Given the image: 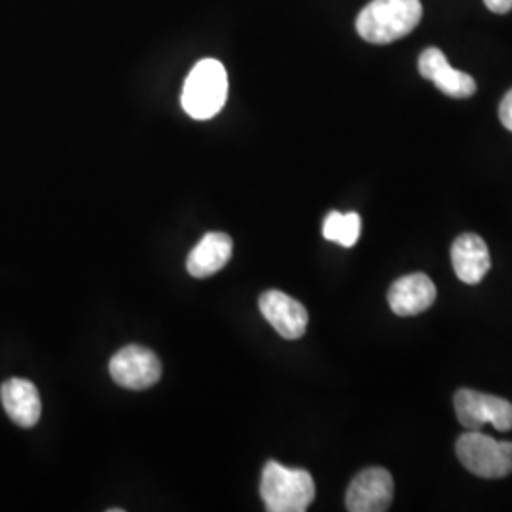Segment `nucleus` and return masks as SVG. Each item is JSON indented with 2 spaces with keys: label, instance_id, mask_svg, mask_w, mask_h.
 I'll list each match as a JSON object with an SVG mask.
<instances>
[{
  "label": "nucleus",
  "instance_id": "0eeeda50",
  "mask_svg": "<svg viewBox=\"0 0 512 512\" xmlns=\"http://www.w3.org/2000/svg\"><path fill=\"white\" fill-rule=\"evenodd\" d=\"M393 501V476L382 467H370L355 476L346 494L351 512H384Z\"/></svg>",
  "mask_w": 512,
  "mask_h": 512
},
{
  "label": "nucleus",
  "instance_id": "6e6552de",
  "mask_svg": "<svg viewBox=\"0 0 512 512\" xmlns=\"http://www.w3.org/2000/svg\"><path fill=\"white\" fill-rule=\"evenodd\" d=\"M264 319L274 327L275 332L287 340H298L308 329V311L281 291H266L258 300Z\"/></svg>",
  "mask_w": 512,
  "mask_h": 512
},
{
  "label": "nucleus",
  "instance_id": "9b49d317",
  "mask_svg": "<svg viewBox=\"0 0 512 512\" xmlns=\"http://www.w3.org/2000/svg\"><path fill=\"white\" fill-rule=\"evenodd\" d=\"M0 401L10 420L23 429L35 427L40 420V414H42L40 395L35 384H31L29 380L12 378L4 382L0 387Z\"/></svg>",
  "mask_w": 512,
  "mask_h": 512
},
{
  "label": "nucleus",
  "instance_id": "9d476101",
  "mask_svg": "<svg viewBox=\"0 0 512 512\" xmlns=\"http://www.w3.org/2000/svg\"><path fill=\"white\" fill-rule=\"evenodd\" d=\"M437 300V287L425 274L404 275L397 279L387 293L391 310L401 317H412L433 306Z\"/></svg>",
  "mask_w": 512,
  "mask_h": 512
},
{
  "label": "nucleus",
  "instance_id": "f257e3e1",
  "mask_svg": "<svg viewBox=\"0 0 512 512\" xmlns=\"http://www.w3.org/2000/svg\"><path fill=\"white\" fill-rule=\"evenodd\" d=\"M423 16L420 0H372L357 18L359 37L370 44H391L410 35Z\"/></svg>",
  "mask_w": 512,
  "mask_h": 512
},
{
  "label": "nucleus",
  "instance_id": "ddd939ff",
  "mask_svg": "<svg viewBox=\"0 0 512 512\" xmlns=\"http://www.w3.org/2000/svg\"><path fill=\"white\" fill-rule=\"evenodd\" d=\"M234 241L222 232L205 234L200 243L192 249L186 260V270L192 277H209L220 272L232 258Z\"/></svg>",
  "mask_w": 512,
  "mask_h": 512
},
{
  "label": "nucleus",
  "instance_id": "4468645a",
  "mask_svg": "<svg viewBox=\"0 0 512 512\" xmlns=\"http://www.w3.org/2000/svg\"><path fill=\"white\" fill-rule=\"evenodd\" d=\"M323 236L342 247H353L361 236V217L357 213L332 211L323 224Z\"/></svg>",
  "mask_w": 512,
  "mask_h": 512
},
{
  "label": "nucleus",
  "instance_id": "f03ea898",
  "mask_svg": "<svg viewBox=\"0 0 512 512\" xmlns=\"http://www.w3.org/2000/svg\"><path fill=\"white\" fill-rule=\"evenodd\" d=\"M260 497L270 512L308 511L315 499V482L304 469L268 461L262 471Z\"/></svg>",
  "mask_w": 512,
  "mask_h": 512
},
{
  "label": "nucleus",
  "instance_id": "39448f33",
  "mask_svg": "<svg viewBox=\"0 0 512 512\" xmlns=\"http://www.w3.org/2000/svg\"><path fill=\"white\" fill-rule=\"evenodd\" d=\"M454 404L459 423L469 431L480 429L488 423L494 425L497 431L512 429V403L501 397L473 389H461L456 393Z\"/></svg>",
  "mask_w": 512,
  "mask_h": 512
},
{
  "label": "nucleus",
  "instance_id": "423d86ee",
  "mask_svg": "<svg viewBox=\"0 0 512 512\" xmlns=\"http://www.w3.org/2000/svg\"><path fill=\"white\" fill-rule=\"evenodd\" d=\"M112 380L126 389H148L162 378V363L154 351L143 346H126L110 359Z\"/></svg>",
  "mask_w": 512,
  "mask_h": 512
},
{
  "label": "nucleus",
  "instance_id": "dca6fc26",
  "mask_svg": "<svg viewBox=\"0 0 512 512\" xmlns=\"http://www.w3.org/2000/svg\"><path fill=\"white\" fill-rule=\"evenodd\" d=\"M484 4L494 14H507V12L512 10V0H484Z\"/></svg>",
  "mask_w": 512,
  "mask_h": 512
},
{
  "label": "nucleus",
  "instance_id": "f8f14e48",
  "mask_svg": "<svg viewBox=\"0 0 512 512\" xmlns=\"http://www.w3.org/2000/svg\"><path fill=\"white\" fill-rule=\"evenodd\" d=\"M456 275L467 285H476L490 272L492 258L486 241L476 234H463L452 245Z\"/></svg>",
  "mask_w": 512,
  "mask_h": 512
},
{
  "label": "nucleus",
  "instance_id": "1a4fd4ad",
  "mask_svg": "<svg viewBox=\"0 0 512 512\" xmlns=\"http://www.w3.org/2000/svg\"><path fill=\"white\" fill-rule=\"evenodd\" d=\"M418 69L423 78L431 80L440 92L446 93L448 97L467 99V97L475 95V78L471 74L461 73L458 69H454L439 48H427L420 55Z\"/></svg>",
  "mask_w": 512,
  "mask_h": 512
},
{
  "label": "nucleus",
  "instance_id": "7ed1b4c3",
  "mask_svg": "<svg viewBox=\"0 0 512 512\" xmlns=\"http://www.w3.org/2000/svg\"><path fill=\"white\" fill-rule=\"evenodd\" d=\"M228 95V74L217 59H202L186 76L183 109L194 120L217 116Z\"/></svg>",
  "mask_w": 512,
  "mask_h": 512
},
{
  "label": "nucleus",
  "instance_id": "20e7f679",
  "mask_svg": "<svg viewBox=\"0 0 512 512\" xmlns=\"http://www.w3.org/2000/svg\"><path fill=\"white\" fill-rule=\"evenodd\" d=\"M456 454L463 467L480 478H503L512 473V442L492 439L476 429L459 437Z\"/></svg>",
  "mask_w": 512,
  "mask_h": 512
},
{
  "label": "nucleus",
  "instance_id": "2eb2a0df",
  "mask_svg": "<svg viewBox=\"0 0 512 512\" xmlns=\"http://www.w3.org/2000/svg\"><path fill=\"white\" fill-rule=\"evenodd\" d=\"M499 118H501V124L505 128L512 131V90L503 97L501 101V107H499Z\"/></svg>",
  "mask_w": 512,
  "mask_h": 512
}]
</instances>
